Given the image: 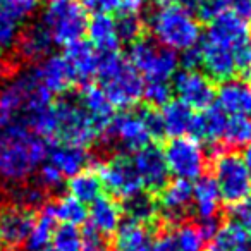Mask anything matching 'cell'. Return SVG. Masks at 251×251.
<instances>
[{
	"label": "cell",
	"instance_id": "6da1fadb",
	"mask_svg": "<svg viewBox=\"0 0 251 251\" xmlns=\"http://www.w3.org/2000/svg\"><path fill=\"white\" fill-rule=\"evenodd\" d=\"M49 143L21 122L0 126V179L25 184L47 160Z\"/></svg>",
	"mask_w": 251,
	"mask_h": 251
},
{
	"label": "cell",
	"instance_id": "7a4b0ae2",
	"mask_svg": "<svg viewBox=\"0 0 251 251\" xmlns=\"http://www.w3.org/2000/svg\"><path fill=\"white\" fill-rule=\"evenodd\" d=\"M31 129L43 140L86 148L103 138L93 119L77 101H52L31 124Z\"/></svg>",
	"mask_w": 251,
	"mask_h": 251
},
{
	"label": "cell",
	"instance_id": "3957f363",
	"mask_svg": "<svg viewBox=\"0 0 251 251\" xmlns=\"http://www.w3.org/2000/svg\"><path fill=\"white\" fill-rule=\"evenodd\" d=\"M153 42L172 52L196 49L201 38V25L195 12L181 0H162L148 19Z\"/></svg>",
	"mask_w": 251,
	"mask_h": 251
},
{
	"label": "cell",
	"instance_id": "277c9868",
	"mask_svg": "<svg viewBox=\"0 0 251 251\" xmlns=\"http://www.w3.org/2000/svg\"><path fill=\"white\" fill-rule=\"evenodd\" d=\"M52 103L35 71H19L0 88V126L21 122L31 129L35 119Z\"/></svg>",
	"mask_w": 251,
	"mask_h": 251
},
{
	"label": "cell",
	"instance_id": "5b68a950",
	"mask_svg": "<svg viewBox=\"0 0 251 251\" xmlns=\"http://www.w3.org/2000/svg\"><path fill=\"white\" fill-rule=\"evenodd\" d=\"M97 76L114 108H131L143 98V77L119 52L100 53Z\"/></svg>",
	"mask_w": 251,
	"mask_h": 251
},
{
	"label": "cell",
	"instance_id": "8992f818",
	"mask_svg": "<svg viewBox=\"0 0 251 251\" xmlns=\"http://www.w3.org/2000/svg\"><path fill=\"white\" fill-rule=\"evenodd\" d=\"M40 23L53 45L67 47L86 33V9L81 0H45Z\"/></svg>",
	"mask_w": 251,
	"mask_h": 251
},
{
	"label": "cell",
	"instance_id": "52a82bcc",
	"mask_svg": "<svg viewBox=\"0 0 251 251\" xmlns=\"http://www.w3.org/2000/svg\"><path fill=\"white\" fill-rule=\"evenodd\" d=\"M127 62L147 81H169L176 74L179 57L153 40L140 38L131 43Z\"/></svg>",
	"mask_w": 251,
	"mask_h": 251
},
{
	"label": "cell",
	"instance_id": "ba28073f",
	"mask_svg": "<svg viewBox=\"0 0 251 251\" xmlns=\"http://www.w3.org/2000/svg\"><path fill=\"white\" fill-rule=\"evenodd\" d=\"M213 181L219 188L220 198L229 205H237L251 195V177L236 151H219L213 160Z\"/></svg>",
	"mask_w": 251,
	"mask_h": 251
},
{
	"label": "cell",
	"instance_id": "9c48e42d",
	"mask_svg": "<svg viewBox=\"0 0 251 251\" xmlns=\"http://www.w3.org/2000/svg\"><path fill=\"white\" fill-rule=\"evenodd\" d=\"M169 174L182 181H198L206 171V151L203 145L193 136L172 138L164 150Z\"/></svg>",
	"mask_w": 251,
	"mask_h": 251
},
{
	"label": "cell",
	"instance_id": "30bf717a",
	"mask_svg": "<svg viewBox=\"0 0 251 251\" xmlns=\"http://www.w3.org/2000/svg\"><path fill=\"white\" fill-rule=\"evenodd\" d=\"M97 174L100 177L101 188L107 189L114 200L117 198L127 201L143 191V186L134 171L133 162L124 155H115L100 164Z\"/></svg>",
	"mask_w": 251,
	"mask_h": 251
},
{
	"label": "cell",
	"instance_id": "8fae6325",
	"mask_svg": "<svg viewBox=\"0 0 251 251\" xmlns=\"http://www.w3.org/2000/svg\"><path fill=\"white\" fill-rule=\"evenodd\" d=\"M251 40L250 23L246 18L237 14L232 9H224L219 16L208 21L205 35L200 38V42L210 43L219 49L236 52L241 45Z\"/></svg>",
	"mask_w": 251,
	"mask_h": 251
},
{
	"label": "cell",
	"instance_id": "7c38bea8",
	"mask_svg": "<svg viewBox=\"0 0 251 251\" xmlns=\"http://www.w3.org/2000/svg\"><path fill=\"white\" fill-rule=\"evenodd\" d=\"M40 0H0V50H14L23 25L36 14Z\"/></svg>",
	"mask_w": 251,
	"mask_h": 251
},
{
	"label": "cell",
	"instance_id": "4fadbf2b",
	"mask_svg": "<svg viewBox=\"0 0 251 251\" xmlns=\"http://www.w3.org/2000/svg\"><path fill=\"white\" fill-rule=\"evenodd\" d=\"M35 215L14 203L0 205V251L25 250Z\"/></svg>",
	"mask_w": 251,
	"mask_h": 251
},
{
	"label": "cell",
	"instance_id": "5bb4252c",
	"mask_svg": "<svg viewBox=\"0 0 251 251\" xmlns=\"http://www.w3.org/2000/svg\"><path fill=\"white\" fill-rule=\"evenodd\" d=\"M172 91H176L177 100L188 105L191 110L196 108L201 112L212 107L217 90L206 74L196 69H184L174 76Z\"/></svg>",
	"mask_w": 251,
	"mask_h": 251
},
{
	"label": "cell",
	"instance_id": "9a60e30c",
	"mask_svg": "<svg viewBox=\"0 0 251 251\" xmlns=\"http://www.w3.org/2000/svg\"><path fill=\"white\" fill-rule=\"evenodd\" d=\"M107 138L114 140L121 148L127 151H138L150 145L151 133L141 112H124L112 119Z\"/></svg>",
	"mask_w": 251,
	"mask_h": 251
},
{
	"label": "cell",
	"instance_id": "2e32d148",
	"mask_svg": "<svg viewBox=\"0 0 251 251\" xmlns=\"http://www.w3.org/2000/svg\"><path fill=\"white\" fill-rule=\"evenodd\" d=\"M133 167L141 181L143 189L160 191L169 182V169L164 158V150L155 145H147L141 150L134 151Z\"/></svg>",
	"mask_w": 251,
	"mask_h": 251
},
{
	"label": "cell",
	"instance_id": "e0dca14e",
	"mask_svg": "<svg viewBox=\"0 0 251 251\" xmlns=\"http://www.w3.org/2000/svg\"><path fill=\"white\" fill-rule=\"evenodd\" d=\"M157 201L158 212L172 224H179L193 205V184L182 179H174L160 189Z\"/></svg>",
	"mask_w": 251,
	"mask_h": 251
},
{
	"label": "cell",
	"instance_id": "ac0fdd59",
	"mask_svg": "<svg viewBox=\"0 0 251 251\" xmlns=\"http://www.w3.org/2000/svg\"><path fill=\"white\" fill-rule=\"evenodd\" d=\"M215 100L229 117H251V86L246 79L224 81L215 91Z\"/></svg>",
	"mask_w": 251,
	"mask_h": 251
},
{
	"label": "cell",
	"instance_id": "d6986e66",
	"mask_svg": "<svg viewBox=\"0 0 251 251\" xmlns=\"http://www.w3.org/2000/svg\"><path fill=\"white\" fill-rule=\"evenodd\" d=\"M36 77L40 79V83L45 86V90L50 95H62L76 83L73 73H71L69 66H67L66 59L62 55H53L50 53L47 59H43L42 62H38L35 67Z\"/></svg>",
	"mask_w": 251,
	"mask_h": 251
},
{
	"label": "cell",
	"instance_id": "ffe728a7",
	"mask_svg": "<svg viewBox=\"0 0 251 251\" xmlns=\"http://www.w3.org/2000/svg\"><path fill=\"white\" fill-rule=\"evenodd\" d=\"M52 47L53 42L50 38L49 31L38 21L23 28L14 50L16 55L21 60H26V62H42L43 59H47L50 55Z\"/></svg>",
	"mask_w": 251,
	"mask_h": 251
},
{
	"label": "cell",
	"instance_id": "44dd1931",
	"mask_svg": "<svg viewBox=\"0 0 251 251\" xmlns=\"http://www.w3.org/2000/svg\"><path fill=\"white\" fill-rule=\"evenodd\" d=\"M90 153L86 148L74 147V145H64L55 143L49 147V153H47V160L50 165L60 172L62 177H73V176L79 174V172L86 171L90 165Z\"/></svg>",
	"mask_w": 251,
	"mask_h": 251
},
{
	"label": "cell",
	"instance_id": "7402d4cb",
	"mask_svg": "<svg viewBox=\"0 0 251 251\" xmlns=\"http://www.w3.org/2000/svg\"><path fill=\"white\" fill-rule=\"evenodd\" d=\"M64 49L66 50H64L62 57L66 59L76 83H84L97 74L100 53L93 49V45H90V42L77 40Z\"/></svg>",
	"mask_w": 251,
	"mask_h": 251
},
{
	"label": "cell",
	"instance_id": "603a6c76",
	"mask_svg": "<svg viewBox=\"0 0 251 251\" xmlns=\"http://www.w3.org/2000/svg\"><path fill=\"white\" fill-rule=\"evenodd\" d=\"M79 105L86 110V114L93 119L97 127L107 136L108 126L114 119V107L108 101L105 91L98 84H84L79 93Z\"/></svg>",
	"mask_w": 251,
	"mask_h": 251
},
{
	"label": "cell",
	"instance_id": "cb8c5ba5",
	"mask_svg": "<svg viewBox=\"0 0 251 251\" xmlns=\"http://www.w3.org/2000/svg\"><path fill=\"white\" fill-rule=\"evenodd\" d=\"M90 227L100 232L101 236L114 234L122 224V208L112 196L100 195L95 201L90 203L88 210Z\"/></svg>",
	"mask_w": 251,
	"mask_h": 251
},
{
	"label": "cell",
	"instance_id": "d4e9b609",
	"mask_svg": "<svg viewBox=\"0 0 251 251\" xmlns=\"http://www.w3.org/2000/svg\"><path fill=\"white\" fill-rule=\"evenodd\" d=\"M86 33L90 45L98 53L119 52L121 40L117 36L115 19L110 14H93L86 23Z\"/></svg>",
	"mask_w": 251,
	"mask_h": 251
},
{
	"label": "cell",
	"instance_id": "484cf974",
	"mask_svg": "<svg viewBox=\"0 0 251 251\" xmlns=\"http://www.w3.org/2000/svg\"><path fill=\"white\" fill-rule=\"evenodd\" d=\"M227 115L220 110L219 107H208L205 110H201L200 114H195L191 126V136L195 140H198L200 143L205 141V143L215 145L219 141H222L224 127H226Z\"/></svg>",
	"mask_w": 251,
	"mask_h": 251
},
{
	"label": "cell",
	"instance_id": "4316f807",
	"mask_svg": "<svg viewBox=\"0 0 251 251\" xmlns=\"http://www.w3.org/2000/svg\"><path fill=\"white\" fill-rule=\"evenodd\" d=\"M220 193L212 177H200L193 186V208L200 220H215L220 208Z\"/></svg>",
	"mask_w": 251,
	"mask_h": 251
},
{
	"label": "cell",
	"instance_id": "83f0119b",
	"mask_svg": "<svg viewBox=\"0 0 251 251\" xmlns=\"http://www.w3.org/2000/svg\"><path fill=\"white\" fill-rule=\"evenodd\" d=\"M160 121L164 127V134H169L172 138L186 136L191 133V126L195 114L193 110L179 100H171L162 107Z\"/></svg>",
	"mask_w": 251,
	"mask_h": 251
},
{
	"label": "cell",
	"instance_id": "f1b7e54d",
	"mask_svg": "<svg viewBox=\"0 0 251 251\" xmlns=\"http://www.w3.org/2000/svg\"><path fill=\"white\" fill-rule=\"evenodd\" d=\"M115 244L119 251H151L153 236L148 226L127 220L115 230Z\"/></svg>",
	"mask_w": 251,
	"mask_h": 251
},
{
	"label": "cell",
	"instance_id": "f546056e",
	"mask_svg": "<svg viewBox=\"0 0 251 251\" xmlns=\"http://www.w3.org/2000/svg\"><path fill=\"white\" fill-rule=\"evenodd\" d=\"M208 251H251L248 230L237 222H227L210 239Z\"/></svg>",
	"mask_w": 251,
	"mask_h": 251
},
{
	"label": "cell",
	"instance_id": "4dcf8cb0",
	"mask_svg": "<svg viewBox=\"0 0 251 251\" xmlns=\"http://www.w3.org/2000/svg\"><path fill=\"white\" fill-rule=\"evenodd\" d=\"M55 217H53L50 201L40 208V213L33 220L31 230H29L28 241H26V251H42L50 246L53 232H55Z\"/></svg>",
	"mask_w": 251,
	"mask_h": 251
},
{
	"label": "cell",
	"instance_id": "1f68e13d",
	"mask_svg": "<svg viewBox=\"0 0 251 251\" xmlns=\"http://www.w3.org/2000/svg\"><path fill=\"white\" fill-rule=\"evenodd\" d=\"M67 189L73 198H76L81 203H91L101 195V182L97 171H86L73 176L67 182Z\"/></svg>",
	"mask_w": 251,
	"mask_h": 251
},
{
	"label": "cell",
	"instance_id": "d6a6232c",
	"mask_svg": "<svg viewBox=\"0 0 251 251\" xmlns=\"http://www.w3.org/2000/svg\"><path fill=\"white\" fill-rule=\"evenodd\" d=\"M50 206H52L55 220L62 226L77 227L88 219V208L84 206V203L77 201L71 195L60 196L55 201H50Z\"/></svg>",
	"mask_w": 251,
	"mask_h": 251
},
{
	"label": "cell",
	"instance_id": "836d02e7",
	"mask_svg": "<svg viewBox=\"0 0 251 251\" xmlns=\"http://www.w3.org/2000/svg\"><path fill=\"white\" fill-rule=\"evenodd\" d=\"M222 141L232 148L251 147V117H227Z\"/></svg>",
	"mask_w": 251,
	"mask_h": 251
},
{
	"label": "cell",
	"instance_id": "e575fe53",
	"mask_svg": "<svg viewBox=\"0 0 251 251\" xmlns=\"http://www.w3.org/2000/svg\"><path fill=\"white\" fill-rule=\"evenodd\" d=\"M122 212L127 213L129 220H133V222L148 226V224L153 222V219L157 217L158 206H157V201H155L151 196H147V195H143V193H140V195H136L134 198L126 201Z\"/></svg>",
	"mask_w": 251,
	"mask_h": 251
},
{
	"label": "cell",
	"instance_id": "d590c367",
	"mask_svg": "<svg viewBox=\"0 0 251 251\" xmlns=\"http://www.w3.org/2000/svg\"><path fill=\"white\" fill-rule=\"evenodd\" d=\"M171 236L179 251H201L203 244H205V237H203L198 224H176V227L171 230Z\"/></svg>",
	"mask_w": 251,
	"mask_h": 251
},
{
	"label": "cell",
	"instance_id": "8d00e7d4",
	"mask_svg": "<svg viewBox=\"0 0 251 251\" xmlns=\"http://www.w3.org/2000/svg\"><path fill=\"white\" fill-rule=\"evenodd\" d=\"M12 203L29 212L40 210L47 203V191H43L38 184H19L12 189Z\"/></svg>",
	"mask_w": 251,
	"mask_h": 251
},
{
	"label": "cell",
	"instance_id": "74e56055",
	"mask_svg": "<svg viewBox=\"0 0 251 251\" xmlns=\"http://www.w3.org/2000/svg\"><path fill=\"white\" fill-rule=\"evenodd\" d=\"M81 244H83V237L77 227H55L52 237V248L55 251H81Z\"/></svg>",
	"mask_w": 251,
	"mask_h": 251
},
{
	"label": "cell",
	"instance_id": "f35d334b",
	"mask_svg": "<svg viewBox=\"0 0 251 251\" xmlns=\"http://www.w3.org/2000/svg\"><path fill=\"white\" fill-rule=\"evenodd\" d=\"M172 86L169 81H147L143 86V98L153 107H164L171 101Z\"/></svg>",
	"mask_w": 251,
	"mask_h": 251
},
{
	"label": "cell",
	"instance_id": "ab89813d",
	"mask_svg": "<svg viewBox=\"0 0 251 251\" xmlns=\"http://www.w3.org/2000/svg\"><path fill=\"white\" fill-rule=\"evenodd\" d=\"M115 28H117V36L121 42L133 43V42H136V40H140L143 25H141L140 16L121 14L115 19Z\"/></svg>",
	"mask_w": 251,
	"mask_h": 251
},
{
	"label": "cell",
	"instance_id": "60d3db41",
	"mask_svg": "<svg viewBox=\"0 0 251 251\" xmlns=\"http://www.w3.org/2000/svg\"><path fill=\"white\" fill-rule=\"evenodd\" d=\"M64 177L60 176V172L57 171L53 165H50L49 162H43L36 171V184L43 189V191H55L64 184Z\"/></svg>",
	"mask_w": 251,
	"mask_h": 251
},
{
	"label": "cell",
	"instance_id": "b9f144b4",
	"mask_svg": "<svg viewBox=\"0 0 251 251\" xmlns=\"http://www.w3.org/2000/svg\"><path fill=\"white\" fill-rule=\"evenodd\" d=\"M234 62H236V74L251 79V40L234 52Z\"/></svg>",
	"mask_w": 251,
	"mask_h": 251
},
{
	"label": "cell",
	"instance_id": "7bdbcfd3",
	"mask_svg": "<svg viewBox=\"0 0 251 251\" xmlns=\"http://www.w3.org/2000/svg\"><path fill=\"white\" fill-rule=\"evenodd\" d=\"M83 237V244H81V251H110L108 250V241L105 236H101L100 232H97L95 229L88 227L84 230V234H81Z\"/></svg>",
	"mask_w": 251,
	"mask_h": 251
},
{
	"label": "cell",
	"instance_id": "ee69618b",
	"mask_svg": "<svg viewBox=\"0 0 251 251\" xmlns=\"http://www.w3.org/2000/svg\"><path fill=\"white\" fill-rule=\"evenodd\" d=\"M83 5L93 14H110L121 7V0H83Z\"/></svg>",
	"mask_w": 251,
	"mask_h": 251
},
{
	"label": "cell",
	"instance_id": "f6af8a7d",
	"mask_svg": "<svg viewBox=\"0 0 251 251\" xmlns=\"http://www.w3.org/2000/svg\"><path fill=\"white\" fill-rule=\"evenodd\" d=\"M234 217H236V222L241 224L244 229L251 227V195L248 196L246 200H243L241 203L234 205V210H232Z\"/></svg>",
	"mask_w": 251,
	"mask_h": 251
},
{
	"label": "cell",
	"instance_id": "bcb514c9",
	"mask_svg": "<svg viewBox=\"0 0 251 251\" xmlns=\"http://www.w3.org/2000/svg\"><path fill=\"white\" fill-rule=\"evenodd\" d=\"M179 62L184 66V69H196V66H200L198 49H191V50H188V52H182V57Z\"/></svg>",
	"mask_w": 251,
	"mask_h": 251
},
{
	"label": "cell",
	"instance_id": "7dc6e473",
	"mask_svg": "<svg viewBox=\"0 0 251 251\" xmlns=\"http://www.w3.org/2000/svg\"><path fill=\"white\" fill-rule=\"evenodd\" d=\"M226 2L232 4V11H236L243 18H248L251 14V0H226Z\"/></svg>",
	"mask_w": 251,
	"mask_h": 251
},
{
	"label": "cell",
	"instance_id": "c3c4849f",
	"mask_svg": "<svg viewBox=\"0 0 251 251\" xmlns=\"http://www.w3.org/2000/svg\"><path fill=\"white\" fill-rule=\"evenodd\" d=\"M241 157H243V162L248 169V174H250V177H251V147L244 148V153L241 155Z\"/></svg>",
	"mask_w": 251,
	"mask_h": 251
},
{
	"label": "cell",
	"instance_id": "681fc988",
	"mask_svg": "<svg viewBox=\"0 0 251 251\" xmlns=\"http://www.w3.org/2000/svg\"><path fill=\"white\" fill-rule=\"evenodd\" d=\"M181 2H184L186 5H198V7H203L205 4H208V2H212V0H181Z\"/></svg>",
	"mask_w": 251,
	"mask_h": 251
},
{
	"label": "cell",
	"instance_id": "f907efd6",
	"mask_svg": "<svg viewBox=\"0 0 251 251\" xmlns=\"http://www.w3.org/2000/svg\"><path fill=\"white\" fill-rule=\"evenodd\" d=\"M42 251H55V250H53V248H50V246H49V248H45V250H42Z\"/></svg>",
	"mask_w": 251,
	"mask_h": 251
},
{
	"label": "cell",
	"instance_id": "816d5d0a",
	"mask_svg": "<svg viewBox=\"0 0 251 251\" xmlns=\"http://www.w3.org/2000/svg\"><path fill=\"white\" fill-rule=\"evenodd\" d=\"M246 230H248V234H250V239H251V227H248Z\"/></svg>",
	"mask_w": 251,
	"mask_h": 251
},
{
	"label": "cell",
	"instance_id": "f5cc1de1",
	"mask_svg": "<svg viewBox=\"0 0 251 251\" xmlns=\"http://www.w3.org/2000/svg\"><path fill=\"white\" fill-rule=\"evenodd\" d=\"M115 251H119V250H115Z\"/></svg>",
	"mask_w": 251,
	"mask_h": 251
}]
</instances>
